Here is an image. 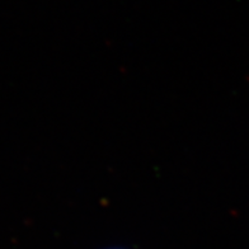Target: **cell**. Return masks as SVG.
Here are the masks:
<instances>
[{
	"label": "cell",
	"instance_id": "1",
	"mask_svg": "<svg viewBox=\"0 0 249 249\" xmlns=\"http://www.w3.org/2000/svg\"><path fill=\"white\" fill-rule=\"evenodd\" d=\"M112 249H120V248H112Z\"/></svg>",
	"mask_w": 249,
	"mask_h": 249
}]
</instances>
